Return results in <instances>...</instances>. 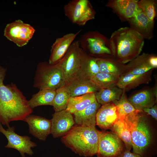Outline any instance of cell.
<instances>
[{
    "label": "cell",
    "instance_id": "obj_1",
    "mask_svg": "<svg viewBox=\"0 0 157 157\" xmlns=\"http://www.w3.org/2000/svg\"><path fill=\"white\" fill-rule=\"evenodd\" d=\"M33 112L28 101L14 83L0 87V123L9 127L12 121H24Z\"/></svg>",
    "mask_w": 157,
    "mask_h": 157
},
{
    "label": "cell",
    "instance_id": "obj_2",
    "mask_svg": "<svg viewBox=\"0 0 157 157\" xmlns=\"http://www.w3.org/2000/svg\"><path fill=\"white\" fill-rule=\"evenodd\" d=\"M147 115L136 110L124 119L131 132L133 153L142 157H152L155 154L151 148L153 131Z\"/></svg>",
    "mask_w": 157,
    "mask_h": 157
},
{
    "label": "cell",
    "instance_id": "obj_3",
    "mask_svg": "<svg viewBox=\"0 0 157 157\" xmlns=\"http://www.w3.org/2000/svg\"><path fill=\"white\" fill-rule=\"evenodd\" d=\"M144 40L130 27H121L115 31L109 39L113 58L122 64L130 62L140 55Z\"/></svg>",
    "mask_w": 157,
    "mask_h": 157
},
{
    "label": "cell",
    "instance_id": "obj_4",
    "mask_svg": "<svg viewBox=\"0 0 157 157\" xmlns=\"http://www.w3.org/2000/svg\"><path fill=\"white\" fill-rule=\"evenodd\" d=\"M99 131L95 128L76 125L61 139V142L76 154L85 157L96 155Z\"/></svg>",
    "mask_w": 157,
    "mask_h": 157
},
{
    "label": "cell",
    "instance_id": "obj_5",
    "mask_svg": "<svg viewBox=\"0 0 157 157\" xmlns=\"http://www.w3.org/2000/svg\"><path fill=\"white\" fill-rule=\"evenodd\" d=\"M88 56L80 47L78 40L72 42L64 56L57 63L62 72L65 85L75 78H83Z\"/></svg>",
    "mask_w": 157,
    "mask_h": 157
},
{
    "label": "cell",
    "instance_id": "obj_6",
    "mask_svg": "<svg viewBox=\"0 0 157 157\" xmlns=\"http://www.w3.org/2000/svg\"><path fill=\"white\" fill-rule=\"evenodd\" d=\"M65 85L62 72L57 64L51 65L44 61L38 64L34 78L33 87L40 90H56Z\"/></svg>",
    "mask_w": 157,
    "mask_h": 157
},
{
    "label": "cell",
    "instance_id": "obj_7",
    "mask_svg": "<svg viewBox=\"0 0 157 157\" xmlns=\"http://www.w3.org/2000/svg\"><path fill=\"white\" fill-rule=\"evenodd\" d=\"M81 48L96 58L113 57L109 39L97 31H88L78 40Z\"/></svg>",
    "mask_w": 157,
    "mask_h": 157
},
{
    "label": "cell",
    "instance_id": "obj_8",
    "mask_svg": "<svg viewBox=\"0 0 157 157\" xmlns=\"http://www.w3.org/2000/svg\"><path fill=\"white\" fill-rule=\"evenodd\" d=\"M65 16L73 24L79 26L85 25L95 19L96 12L88 0H72L63 7Z\"/></svg>",
    "mask_w": 157,
    "mask_h": 157
},
{
    "label": "cell",
    "instance_id": "obj_9",
    "mask_svg": "<svg viewBox=\"0 0 157 157\" xmlns=\"http://www.w3.org/2000/svg\"><path fill=\"white\" fill-rule=\"evenodd\" d=\"M125 149L124 142L115 133L99 131L97 157H118Z\"/></svg>",
    "mask_w": 157,
    "mask_h": 157
},
{
    "label": "cell",
    "instance_id": "obj_10",
    "mask_svg": "<svg viewBox=\"0 0 157 157\" xmlns=\"http://www.w3.org/2000/svg\"><path fill=\"white\" fill-rule=\"evenodd\" d=\"M35 30L29 24L18 19L7 24L4 30V36L18 46L26 44L32 38Z\"/></svg>",
    "mask_w": 157,
    "mask_h": 157
},
{
    "label": "cell",
    "instance_id": "obj_11",
    "mask_svg": "<svg viewBox=\"0 0 157 157\" xmlns=\"http://www.w3.org/2000/svg\"><path fill=\"white\" fill-rule=\"evenodd\" d=\"M13 126L4 129L0 123V132L3 134L8 140L6 148H11L17 150L22 157H25V154L30 156L33 154L32 148L37 146L36 143L31 140V138L27 135L21 136L15 132Z\"/></svg>",
    "mask_w": 157,
    "mask_h": 157
},
{
    "label": "cell",
    "instance_id": "obj_12",
    "mask_svg": "<svg viewBox=\"0 0 157 157\" xmlns=\"http://www.w3.org/2000/svg\"><path fill=\"white\" fill-rule=\"evenodd\" d=\"M52 117L51 134L54 138L64 136L75 123L72 114L66 110L55 112Z\"/></svg>",
    "mask_w": 157,
    "mask_h": 157
},
{
    "label": "cell",
    "instance_id": "obj_13",
    "mask_svg": "<svg viewBox=\"0 0 157 157\" xmlns=\"http://www.w3.org/2000/svg\"><path fill=\"white\" fill-rule=\"evenodd\" d=\"M136 0H109L106 6L112 9L120 19L127 21L142 11Z\"/></svg>",
    "mask_w": 157,
    "mask_h": 157
},
{
    "label": "cell",
    "instance_id": "obj_14",
    "mask_svg": "<svg viewBox=\"0 0 157 157\" xmlns=\"http://www.w3.org/2000/svg\"><path fill=\"white\" fill-rule=\"evenodd\" d=\"M24 121L28 124L29 133L40 140L45 141L48 136L51 133V120L31 114Z\"/></svg>",
    "mask_w": 157,
    "mask_h": 157
},
{
    "label": "cell",
    "instance_id": "obj_15",
    "mask_svg": "<svg viewBox=\"0 0 157 157\" xmlns=\"http://www.w3.org/2000/svg\"><path fill=\"white\" fill-rule=\"evenodd\" d=\"M82 30L80 29L76 33H68L56 39L51 47L48 62L49 64L55 65L60 60Z\"/></svg>",
    "mask_w": 157,
    "mask_h": 157
},
{
    "label": "cell",
    "instance_id": "obj_16",
    "mask_svg": "<svg viewBox=\"0 0 157 157\" xmlns=\"http://www.w3.org/2000/svg\"><path fill=\"white\" fill-rule=\"evenodd\" d=\"M119 119L117 108L112 102L103 105L97 111L96 125L104 131L110 129Z\"/></svg>",
    "mask_w": 157,
    "mask_h": 157
},
{
    "label": "cell",
    "instance_id": "obj_17",
    "mask_svg": "<svg viewBox=\"0 0 157 157\" xmlns=\"http://www.w3.org/2000/svg\"><path fill=\"white\" fill-rule=\"evenodd\" d=\"M157 85L151 88L141 90L132 95L128 99L135 109L142 110L144 108H151L157 100Z\"/></svg>",
    "mask_w": 157,
    "mask_h": 157
},
{
    "label": "cell",
    "instance_id": "obj_18",
    "mask_svg": "<svg viewBox=\"0 0 157 157\" xmlns=\"http://www.w3.org/2000/svg\"><path fill=\"white\" fill-rule=\"evenodd\" d=\"M127 21L130 27L139 33L144 39L150 40L153 37L154 21L149 19L142 11Z\"/></svg>",
    "mask_w": 157,
    "mask_h": 157
},
{
    "label": "cell",
    "instance_id": "obj_19",
    "mask_svg": "<svg viewBox=\"0 0 157 157\" xmlns=\"http://www.w3.org/2000/svg\"><path fill=\"white\" fill-rule=\"evenodd\" d=\"M151 69L141 74L124 73L119 77L116 86L126 92L142 84H147L151 81Z\"/></svg>",
    "mask_w": 157,
    "mask_h": 157
},
{
    "label": "cell",
    "instance_id": "obj_20",
    "mask_svg": "<svg viewBox=\"0 0 157 157\" xmlns=\"http://www.w3.org/2000/svg\"><path fill=\"white\" fill-rule=\"evenodd\" d=\"M65 86L69 92L71 97L81 96L90 93H95L99 89L90 79L79 77L67 83Z\"/></svg>",
    "mask_w": 157,
    "mask_h": 157
},
{
    "label": "cell",
    "instance_id": "obj_21",
    "mask_svg": "<svg viewBox=\"0 0 157 157\" xmlns=\"http://www.w3.org/2000/svg\"><path fill=\"white\" fill-rule=\"evenodd\" d=\"M101 106L96 100L84 109L73 113L75 123L83 127L95 128L96 113Z\"/></svg>",
    "mask_w": 157,
    "mask_h": 157
},
{
    "label": "cell",
    "instance_id": "obj_22",
    "mask_svg": "<svg viewBox=\"0 0 157 157\" xmlns=\"http://www.w3.org/2000/svg\"><path fill=\"white\" fill-rule=\"evenodd\" d=\"M151 55L143 53L139 55L125 65V73L139 75L154 69L149 63V60Z\"/></svg>",
    "mask_w": 157,
    "mask_h": 157
},
{
    "label": "cell",
    "instance_id": "obj_23",
    "mask_svg": "<svg viewBox=\"0 0 157 157\" xmlns=\"http://www.w3.org/2000/svg\"><path fill=\"white\" fill-rule=\"evenodd\" d=\"M96 100L94 93L93 92L71 97L68 100L66 110L72 114L76 112L84 109Z\"/></svg>",
    "mask_w": 157,
    "mask_h": 157
},
{
    "label": "cell",
    "instance_id": "obj_24",
    "mask_svg": "<svg viewBox=\"0 0 157 157\" xmlns=\"http://www.w3.org/2000/svg\"><path fill=\"white\" fill-rule=\"evenodd\" d=\"M99 72L120 76L125 73V64L120 63L113 57L97 58Z\"/></svg>",
    "mask_w": 157,
    "mask_h": 157
},
{
    "label": "cell",
    "instance_id": "obj_25",
    "mask_svg": "<svg viewBox=\"0 0 157 157\" xmlns=\"http://www.w3.org/2000/svg\"><path fill=\"white\" fill-rule=\"evenodd\" d=\"M56 94V90H40L38 92L33 94L28 101V104L32 109L40 106H52Z\"/></svg>",
    "mask_w": 157,
    "mask_h": 157
},
{
    "label": "cell",
    "instance_id": "obj_26",
    "mask_svg": "<svg viewBox=\"0 0 157 157\" xmlns=\"http://www.w3.org/2000/svg\"><path fill=\"white\" fill-rule=\"evenodd\" d=\"M123 91L117 86L100 89L94 93L96 100L101 105L119 99Z\"/></svg>",
    "mask_w": 157,
    "mask_h": 157
},
{
    "label": "cell",
    "instance_id": "obj_27",
    "mask_svg": "<svg viewBox=\"0 0 157 157\" xmlns=\"http://www.w3.org/2000/svg\"><path fill=\"white\" fill-rule=\"evenodd\" d=\"M110 129L116 134L123 141L125 149L131 150L132 148L131 135L124 119H119Z\"/></svg>",
    "mask_w": 157,
    "mask_h": 157
},
{
    "label": "cell",
    "instance_id": "obj_28",
    "mask_svg": "<svg viewBox=\"0 0 157 157\" xmlns=\"http://www.w3.org/2000/svg\"><path fill=\"white\" fill-rule=\"evenodd\" d=\"M119 76L99 72L92 77L90 80L99 89L116 86Z\"/></svg>",
    "mask_w": 157,
    "mask_h": 157
},
{
    "label": "cell",
    "instance_id": "obj_29",
    "mask_svg": "<svg viewBox=\"0 0 157 157\" xmlns=\"http://www.w3.org/2000/svg\"><path fill=\"white\" fill-rule=\"evenodd\" d=\"M56 94L52 106L55 112L66 110L68 100L71 97L70 94L65 85L56 90Z\"/></svg>",
    "mask_w": 157,
    "mask_h": 157
},
{
    "label": "cell",
    "instance_id": "obj_30",
    "mask_svg": "<svg viewBox=\"0 0 157 157\" xmlns=\"http://www.w3.org/2000/svg\"><path fill=\"white\" fill-rule=\"evenodd\" d=\"M112 102L116 106L119 116V119H124L127 115L136 110L127 98L126 92L123 91L119 100Z\"/></svg>",
    "mask_w": 157,
    "mask_h": 157
},
{
    "label": "cell",
    "instance_id": "obj_31",
    "mask_svg": "<svg viewBox=\"0 0 157 157\" xmlns=\"http://www.w3.org/2000/svg\"><path fill=\"white\" fill-rule=\"evenodd\" d=\"M99 72V67L97 58L88 54L84 69L83 77L90 79Z\"/></svg>",
    "mask_w": 157,
    "mask_h": 157
},
{
    "label": "cell",
    "instance_id": "obj_32",
    "mask_svg": "<svg viewBox=\"0 0 157 157\" xmlns=\"http://www.w3.org/2000/svg\"><path fill=\"white\" fill-rule=\"evenodd\" d=\"M138 4L144 14L150 20L154 21L156 15V1L154 0H138Z\"/></svg>",
    "mask_w": 157,
    "mask_h": 157
},
{
    "label": "cell",
    "instance_id": "obj_33",
    "mask_svg": "<svg viewBox=\"0 0 157 157\" xmlns=\"http://www.w3.org/2000/svg\"><path fill=\"white\" fill-rule=\"evenodd\" d=\"M142 111L147 114L151 116L156 120H157V105L156 104L151 108H144Z\"/></svg>",
    "mask_w": 157,
    "mask_h": 157
},
{
    "label": "cell",
    "instance_id": "obj_34",
    "mask_svg": "<svg viewBox=\"0 0 157 157\" xmlns=\"http://www.w3.org/2000/svg\"><path fill=\"white\" fill-rule=\"evenodd\" d=\"M118 157H142L139 154L132 153L130 150L125 149L124 151Z\"/></svg>",
    "mask_w": 157,
    "mask_h": 157
},
{
    "label": "cell",
    "instance_id": "obj_35",
    "mask_svg": "<svg viewBox=\"0 0 157 157\" xmlns=\"http://www.w3.org/2000/svg\"><path fill=\"white\" fill-rule=\"evenodd\" d=\"M7 69L0 65V87L3 85Z\"/></svg>",
    "mask_w": 157,
    "mask_h": 157
},
{
    "label": "cell",
    "instance_id": "obj_36",
    "mask_svg": "<svg viewBox=\"0 0 157 157\" xmlns=\"http://www.w3.org/2000/svg\"><path fill=\"white\" fill-rule=\"evenodd\" d=\"M150 65L154 68L157 67V57L156 55L151 54L149 60Z\"/></svg>",
    "mask_w": 157,
    "mask_h": 157
},
{
    "label": "cell",
    "instance_id": "obj_37",
    "mask_svg": "<svg viewBox=\"0 0 157 157\" xmlns=\"http://www.w3.org/2000/svg\"></svg>",
    "mask_w": 157,
    "mask_h": 157
}]
</instances>
